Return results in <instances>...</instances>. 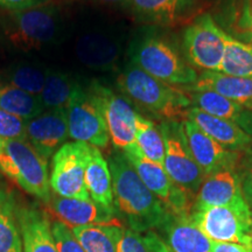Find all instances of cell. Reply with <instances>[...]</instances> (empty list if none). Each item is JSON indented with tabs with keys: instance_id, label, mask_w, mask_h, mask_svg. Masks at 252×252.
<instances>
[{
	"instance_id": "cell-23",
	"label": "cell",
	"mask_w": 252,
	"mask_h": 252,
	"mask_svg": "<svg viewBox=\"0 0 252 252\" xmlns=\"http://www.w3.org/2000/svg\"><path fill=\"white\" fill-rule=\"evenodd\" d=\"M86 185L90 198L100 206L116 210L113 202L112 178L108 160L97 147L91 146L86 169Z\"/></svg>"
},
{
	"instance_id": "cell-11",
	"label": "cell",
	"mask_w": 252,
	"mask_h": 252,
	"mask_svg": "<svg viewBox=\"0 0 252 252\" xmlns=\"http://www.w3.org/2000/svg\"><path fill=\"white\" fill-rule=\"evenodd\" d=\"M89 91L102 112L113 147L124 152L135 145L138 111H135L132 104L124 96L96 81L91 83Z\"/></svg>"
},
{
	"instance_id": "cell-26",
	"label": "cell",
	"mask_w": 252,
	"mask_h": 252,
	"mask_svg": "<svg viewBox=\"0 0 252 252\" xmlns=\"http://www.w3.org/2000/svg\"><path fill=\"white\" fill-rule=\"evenodd\" d=\"M14 195L0 190V252H24Z\"/></svg>"
},
{
	"instance_id": "cell-24",
	"label": "cell",
	"mask_w": 252,
	"mask_h": 252,
	"mask_svg": "<svg viewBox=\"0 0 252 252\" xmlns=\"http://www.w3.org/2000/svg\"><path fill=\"white\" fill-rule=\"evenodd\" d=\"M78 59L83 64L94 69H108L117 61L119 50L111 40L100 35L82 36L76 46Z\"/></svg>"
},
{
	"instance_id": "cell-16",
	"label": "cell",
	"mask_w": 252,
	"mask_h": 252,
	"mask_svg": "<svg viewBox=\"0 0 252 252\" xmlns=\"http://www.w3.org/2000/svg\"><path fill=\"white\" fill-rule=\"evenodd\" d=\"M245 203L237 169L225 168L208 174L195 196L194 209Z\"/></svg>"
},
{
	"instance_id": "cell-1",
	"label": "cell",
	"mask_w": 252,
	"mask_h": 252,
	"mask_svg": "<svg viewBox=\"0 0 252 252\" xmlns=\"http://www.w3.org/2000/svg\"><path fill=\"white\" fill-rule=\"evenodd\" d=\"M108 163L115 208L130 229L135 231L159 229L169 214L163 203L145 186L124 153L111 154Z\"/></svg>"
},
{
	"instance_id": "cell-33",
	"label": "cell",
	"mask_w": 252,
	"mask_h": 252,
	"mask_svg": "<svg viewBox=\"0 0 252 252\" xmlns=\"http://www.w3.org/2000/svg\"><path fill=\"white\" fill-rule=\"evenodd\" d=\"M52 234L59 252H86L72 229L60 220L52 222Z\"/></svg>"
},
{
	"instance_id": "cell-38",
	"label": "cell",
	"mask_w": 252,
	"mask_h": 252,
	"mask_svg": "<svg viewBox=\"0 0 252 252\" xmlns=\"http://www.w3.org/2000/svg\"><path fill=\"white\" fill-rule=\"evenodd\" d=\"M94 1L102 2V4H123V2L126 4L127 0H94Z\"/></svg>"
},
{
	"instance_id": "cell-18",
	"label": "cell",
	"mask_w": 252,
	"mask_h": 252,
	"mask_svg": "<svg viewBox=\"0 0 252 252\" xmlns=\"http://www.w3.org/2000/svg\"><path fill=\"white\" fill-rule=\"evenodd\" d=\"M17 219L24 252H59L48 214L37 208L18 207Z\"/></svg>"
},
{
	"instance_id": "cell-14",
	"label": "cell",
	"mask_w": 252,
	"mask_h": 252,
	"mask_svg": "<svg viewBox=\"0 0 252 252\" xmlns=\"http://www.w3.org/2000/svg\"><path fill=\"white\" fill-rule=\"evenodd\" d=\"M184 126L189 149L204 174L225 168L237 169L242 152L225 149L187 118L184 119Z\"/></svg>"
},
{
	"instance_id": "cell-20",
	"label": "cell",
	"mask_w": 252,
	"mask_h": 252,
	"mask_svg": "<svg viewBox=\"0 0 252 252\" xmlns=\"http://www.w3.org/2000/svg\"><path fill=\"white\" fill-rule=\"evenodd\" d=\"M184 90V89H182ZM190 106L215 117L235 123L252 137V110L209 90H184Z\"/></svg>"
},
{
	"instance_id": "cell-32",
	"label": "cell",
	"mask_w": 252,
	"mask_h": 252,
	"mask_svg": "<svg viewBox=\"0 0 252 252\" xmlns=\"http://www.w3.org/2000/svg\"><path fill=\"white\" fill-rule=\"evenodd\" d=\"M118 252H169L163 239L153 230L125 229L118 243Z\"/></svg>"
},
{
	"instance_id": "cell-7",
	"label": "cell",
	"mask_w": 252,
	"mask_h": 252,
	"mask_svg": "<svg viewBox=\"0 0 252 252\" xmlns=\"http://www.w3.org/2000/svg\"><path fill=\"white\" fill-rule=\"evenodd\" d=\"M195 223L213 242L252 248V214L245 203L191 210Z\"/></svg>"
},
{
	"instance_id": "cell-35",
	"label": "cell",
	"mask_w": 252,
	"mask_h": 252,
	"mask_svg": "<svg viewBox=\"0 0 252 252\" xmlns=\"http://www.w3.org/2000/svg\"><path fill=\"white\" fill-rule=\"evenodd\" d=\"M237 173L243 197L252 214V146L242 152L241 160L237 166Z\"/></svg>"
},
{
	"instance_id": "cell-12",
	"label": "cell",
	"mask_w": 252,
	"mask_h": 252,
	"mask_svg": "<svg viewBox=\"0 0 252 252\" xmlns=\"http://www.w3.org/2000/svg\"><path fill=\"white\" fill-rule=\"evenodd\" d=\"M69 138L105 149L110 137L102 112L89 89L76 84L67 106Z\"/></svg>"
},
{
	"instance_id": "cell-3",
	"label": "cell",
	"mask_w": 252,
	"mask_h": 252,
	"mask_svg": "<svg viewBox=\"0 0 252 252\" xmlns=\"http://www.w3.org/2000/svg\"><path fill=\"white\" fill-rule=\"evenodd\" d=\"M135 67L175 88H187L197 81V72L181 58L168 41L158 35H144L134 41L130 50Z\"/></svg>"
},
{
	"instance_id": "cell-4",
	"label": "cell",
	"mask_w": 252,
	"mask_h": 252,
	"mask_svg": "<svg viewBox=\"0 0 252 252\" xmlns=\"http://www.w3.org/2000/svg\"><path fill=\"white\" fill-rule=\"evenodd\" d=\"M0 171L28 194L47 203L52 195L48 165L28 141H0Z\"/></svg>"
},
{
	"instance_id": "cell-22",
	"label": "cell",
	"mask_w": 252,
	"mask_h": 252,
	"mask_svg": "<svg viewBox=\"0 0 252 252\" xmlns=\"http://www.w3.org/2000/svg\"><path fill=\"white\" fill-rule=\"evenodd\" d=\"M126 4L141 21L172 25L190 13L197 0H127Z\"/></svg>"
},
{
	"instance_id": "cell-39",
	"label": "cell",
	"mask_w": 252,
	"mask_h": 252,
	"mask_svg": "<svg viewBox=\"0 0 252 252\" xmlns=\"http://www.w3.org/2000/svg\"><path fill=\"white\" fill-rule=\"evenodd\" d=\"M250 28H251V33H252V13L250 15Z\"/></svg>"
},
{
	"instance_id": "cell-30",
	"label": "cell",
	"mask_w": 252,
	"mask_h": 252,
	"mask_svg": "<svg viewBox=\"0 0 252 252\" xmlns=\"http://www.w3.org/2000/svg\"><path fill=\"white\" fill-rule=\"evenodd\" d=\"M225 53L220 72L230 76L252 78V45L224 34Z\"/></svg>"
},
{
	"instance_id": "cell-27",
	"label": "cell",
	"mask_w": 252,
	"mask_h": 252,
	"mask_svg": "<svg viewBox=\"0 0 252 252\" xmlns=\"http://www.w3.org/2000/svg\"><path fill=\"white\" fill-rule=\"evenodd\" d=\"M0 108L24 122L31 121L45 111L40 96L2 82H0Z\"/></svg>"
},
{
	"instance_id": "cell-5",
	"label": "cell",
	"mask_w": 252,
	"mask_h": 252,
	"mask_svg": "<svg viewBox=\"0 0 252 252\" xmlns=\"http://www.w3.org/2000/svg\"><path fill=\"white\" fill-rule=\"evenodd\" d=\"M60 30V11L54 1L9 12L5 35L12 46L21 50L41 49L52 42Z\"/></svg>"
},
{
	"instance_id": "cell-36",
	"label": "cell",
	"mask_w": 252,
	"mask_h": 252,
	"mask_svg": "<svg viewBox=\"0 0 252 252\" xmlns=\"http://www.w3.org/2000/svg\"><path fill=\"white\" fill-rule=\"evenodd\" d=\"M53 0H0V7L8 12H19L47 4Z\"/></svg>"
},
{
	"instance_id": "cell-13",
	"label": "cell",
	"mask_w": 252,
	"mask_h": 252,
	"mask_svg": "<svg viewBox=\"0 0 252 252\" xmlns=\"http://www.w3.org/2000/svg\"><path fill=\"white\" fill-rule=\"evenodd\" d=\"M46 204L48 213L70 228L96 224L122 225L116 217V210L100 206L91 198L78 200L52 194Z\"/></svg>"
},
{
	"instance_id": "cell-17",
	"label": "cell",
	"mask_w": 252,
	"mask_h": 252,
	"mask_svg": "<svg viewBox=\"0 0 252 252\" xmlns=\"http://www.w3.org/2000/svg\"><path fill=\"white\" fill-rule=\"evenodd\" d=\"M158 230L169 252H212L213 241L198 228L191 214H168Z\"/></svg>"
},
{
	"instance_id": "cell-10",
	"label": "cell",
	"mask_w": 252,
	"mask_h": 252,
	"mask_svg": "<svg viewBox=\"0 0 252 252\" xmlns=\"http://www.w3.org/2000/svg\"><path fill=\"white\" fill-rule=\"evenodd\" d=\"M123 153L133 166L141 181L161 201L169 214L172 215L191 214L195 197L175 185L162 165L146 159L138 151L135 145Z\"/></svg>"
},
{
	"instance_id": "cell-29",
	"label": "cell",
	"mask_w": 252,
	"mask_h": 252,
	"mask_svg": "<svg viewBox=\"0 0 252 252\" xmlns=\"http://www.w3.org/2000/svg\"><path fill=\"white\" fill-rule=\"evenodd\" d=\"M76 84L64 72L47 69L45 86L40 94L45 111L67 109Z\"/></svg>"
},
{
	"instance_id": "cell-6",
	"label": "cell",
	"mask_w": 252,
	"mask_h": 252,
	"mask_svg": "<svg viewBox=\"0 0 252 252\" xmlns=\"http://www.w3.org/2000/svg\"><path fill=\"white\" fill-rule=\"evenodd\" d=\"M159 127L165 143L163 168L175 185L195 197L206 174L189 149L184 121H163Z\"/></svg>"
},
{
	"instance_id": "cell-25",
	"label": "cell",
	"mask_w": 252,
	"mask_h": 252,
	"mask_svg": "<svg viewBox=\"0 0 252 252\" xmlns=\"http://www.w3.org/2000/svg\"><path fill=\"white\" fill-rule=\"evenodd\" d=\"M86 252H118L124 226L96 224L71 228Z\"/></svg>"
},
{
	"instance_id": "cell-8",
	"label": "cell",
	"mask_w": 252,
	"mask_h": 252,
	"mask_svg": "<svg viewBox=\"0 0 252 252\" xmlns=\"http://www.w3.org/2000/svg\"><path fill=\"white\" fill-rule=\"evenodd\" d=\"M91 145L71 141L62 145L53 156L49 185L53 193L62 197L90 200L86 185V169Z\"/></svg>"
},
{
	"instance_id": "cell-40",
	"label": "cell",
	"mask_w": 252,
	"mask_h": 252,
	"mask_svg": "<svg viewBox=\"0 0 252 252\" xmlns=\"http://www.w3.org/2000/svg\"><path fill=\"white\" fill-rule=\"evenodd\" d=\"M0 141H1V139H0Z\"/></svg>"
},
{
	"instance_id": "cell-34",
	"label": "cell",
	"mask_w": 252,
	"mask_h": 252,
	"mask_svg": "<svg viewBox=\"0 0 252 252\" xmlns=\"http://www.w3.org/2000/svg\"><path fill=\"white\" fill-rule=\"evenodd\" d=\"M0 139L27 141L26 122L0 108Z\"/></svg>"
},
{
	"instance_id": "cell-15",
	"label": "cell",
	"mask_w": 252,
	"mask_h": 252,
	"mask_svg": "<svg viewBox=\"0 0 252 252\" xmlns=\"http://www.w3.org/2000/svg\"><path fill=\"white\" fill-rule=\"evenodd\" d=\"M69 138L67 109L43 111L26 122V139L47 160L54 156Z\"/></svg>"
},
{
	"instance_id": "cell-9",
	"label": "cell",
	"mask_w": 252,
	"mask_h": 252,
	"mask_svg": "<svg viewBox=\"0 0 252 252\" xmlns=\"http://www.w3.org/2000/svg\"><path fill=\"white\" fill-rule=\"evenodd\" d=\"M225 32L210 14H202L184 32L182 47L189 64L203 71L220 72L225 53Z\"/></svg>"
},
{
	"instance_id": "cell-21",
	"label": "cell",
	"mask_w": 252,
	"mask_h": 252,
	"mask_svg": "<svg viewBox=\"0 0 252 252\" xmlns=\"http://www.w3.org/2000/svg\"><path fill=\"white\" fill-rule=\"evenodd\" d=\"M182 89L214 91L252 110V78L230 76L222 72L203 71L198 75L197 81L193 86Z\"/></svg>"
},
{
	"instance_id": "cell-19",
	"label": "cell",
	"mask_w": 252,
	"mask_h": 252,
	"mask_svg": "<svg viewBox=\"0 0 252 252\" xmlns=\"http://www.w3.org/2000/svg\"><path fill=\"white\" fill-rule=\"evenodd\" d=\"M186 118L195 123L204 133L230 151L244 152L252 146L251 135L242 130L235 123L215 117L194 106H190L187 110Z\"/></svg>"
},
{
	"instance_id": "cell-37",
	"label": "cell",
	"mask_w": 252,
	"mask_h": 252,
	"mask_svg": "<svg viewBox=\"0 0 252 252\" xmlns=\"http://www.w3.org/2000/svg\"><path fill=\"white\" fill-rule=\"evenodd\" d=\"M212 252H252V248L226 242H213Z\"/></svg>"
},
{
	"instance_id": "cell-2",
	"label": "cell",
	"mask_w": 252,
	"mask_h": 252,
	"mask_svg": "<svg viewBox=\"0 0 252 252\" xmlns=\"http://www.w3.org/2000/svg\"><path fill=\"white\" fill-rule=\"evenodd\" d=\"M117 86L125 97L165 121L185 119L190 108V100L184 90L157 80L132 63L118 76Z\"/></svg>"
},
{
	"instance_id": "cell-28",
	"label": "cell",
	"mask_w": 252,
	"mask_h": 252,
	"mask_svg": "<svg viewBox=\"0 0 252 252\" xmlns=\"http://www.w3.org/2000/svg\"><path fill=\"white\" fill-rule=\"evenodd\" d=\"M135 146L146 159L163 165L165 143L160 127L139 112L135 119Z\"/></svg>"
},
{
	"instance_id": "cell-31",
	"label": "cell",
	"mask_w": 252,
	"mask_h": 252,
	"mask_svg": "<svg viewBox=\"0 0 252 252\" xmlns=\"http://www.w3.org/2000/svg\"><path fill=\"white\" fill-rule=\"evenodd\" d=\"M46 75L47 69L43 70L31 64H14L5 72V81L2 83L40 96L45 86Z\"/></svg>"
}]
</instances>
